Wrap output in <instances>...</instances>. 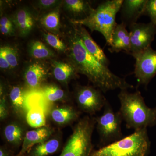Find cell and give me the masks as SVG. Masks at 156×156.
Masks as SVG:
<instances>
[{
  "label": "cell",
  "instance_id": "obj_1",
  "mask_svg": "<svg viewBox=\"0 0 156 156\" xmlns=\"http://www.w3.org/2000/svg\"><path fill=\"white\" fill-rule=\"evenodd\" d=\"M73 30L69 39V58L78 73L86 76L95 87L104 92L134 88L125 78L116 75L89 53L74 27Z\"/></svg>",
  "mask_w": 156,
  "mask_h": 156
},
{
  "label": "cell",
  "instance_id": "obj_2",
  "mask_svg": "<svg viewBox=\"0 0 156 156\" xmlns=\"http://www.w3.org/2000/svg\"><path fill=\"white\" fill-rule=\"evenodd\" d=\"M118 96L121 104L119 111L126 128L136 131L156 126V107H148L139 91L130 93L121 90Z\"/></svg>",
  "mask_w": 156,
  "mask_h": 156
},
{
  "label": "cell",
  "instance_id": "obj_3",
  "mask_svg": "<svg viewBox=\"0 0 156 156\" xmlns=\"http://www.w3.org/2000/svg\"><path fill=\"white\" fill-rule=\"evenodd\" d=\"M123 0H108L93 9L89 16L80 20H73L74 24L85 26L92 31H97L104 37L110 46L112 35L117 25L116 17L121 10Z\"/></svg>",
  "mask_w": 156,
  "mask_h": 156
},
{
  "label": "cell",
  "instance_id": "obj_4",
  "mask_svg": "<svg viewBox=\"0 0 156 156\" xmlns=\"http://www.w3.org/2000/svg\"><path fill=\"white\" fill-rule=\"evenodd\" d=\"M150 148L147 128H144L134 131L133 134L115 142L93 150L90 156H148Z\"/></svg>",
  "mask_w": 156,
  "mask_h": 156
},
{
  "label": "cell",
  "instance_id": "obj_5",
  "mask_svg": "<svg viewBox=\"0 0 156 156\" xmlns=\"http://www.w3.org/2000/svg\"><path fill=\"white\" fill-rule=\"evenodd\" d=\"M95 118L85 116L78 121L59 156H90Z\"/></svg>",
  "mask_w": 156,
  "mask_h": 156
},
{
  "label": "cell",
  "instance_id": "obj_6",
  "mask_svg": "<svg viewBox=\"0 0 156 156\" xmlns=\"http://www.w3.org/2000/svg\"><path fill=\"white\" fill-rule=\"evenodd\" d=\"M104 108L103 114L95 118L102 147L123 138L122 124L123 119L119 111L115 112L108 101Z\"/></svg>",
  "mask_w": 156,
  "mask_h": 156
},
{
  "label": "cell",
  "instance_id": "obj_7",
  "mask_svg": "<svg viewBox=\"0 0 156 156\" xmlns=\"http://www.w3.org/2000/svg\"><path fill=\"white\" fill-rule=\"evenodd\" d=\"M101 91L90 86H78L75 99L79 109L90 115L100 111L108 101Z\"/></svg>",
  "mask_w": 156,
  "mask_h": 156
},
{
  "label": "cell",
  "instance_id": "obj_8",
  "mask_svg": "<svg viewBox=\"0 0 156 156\" xmlns=\"http://www.w3.org/2000/svg\"><path fill=\"white\" fill-rule=\"evenodd\" d=\"M133 56L135 77L138 83L147 87L156 75V50L150 47Z\"/></svg>",
  "mask_w": 156,
  "mask_h": 156
},
{
  "label": "cell",
  "instance_id": "obj_9",
  "mask_svg": "<svg viewBox=\"0 0 156 156\" xmlns=\"http://www.w3.org/2000/svg\"><path fill=\"white\" fill-rule=\"evenodd\" d=\"M131 52L132 56L151 47L156 34V25L152 23H135L130 26Z\"/></svg>",
  "mask_w": 156,
  "mask_h": 156
},
{
  "label": "cell",
  "instance_id": "obj_10",
  "mask_svg": "<svg viewBox=\"0 0 156 156\" xmlns=\"http://www.w3.org/2000/svg\"><path fill=\"white\" fill-rule=\"evenodd\" d=\"M53 133V129L47 126L27 131L21 145V149L15 156H25L34 146L50 139Z\"/></svg>",
  "mask_w": 156,
  "mask_h": 156
},
{
  "label": "cell",
  "instance_id": "obj_11",
  "mask_svg": "<svg viewBox=\"0 0 156 156\" xmlns=\"http://www.w3.org/2000/svg\"><path fill=\"white\" fill-rule=\"evenodd\" d=\"M147 0H125L123 1L121 14L123 22L131 25L136 23L137 20L144 15Z\"/></svg>",
  "mask_w": 156,
  "mask_h": 156
},
{
  "label": "cell",
  "instance_id": "obj_12",
  "mask_svg": "<svg viewBox=\"0 0 156 156\" xmlns=\"http://www.w3.org/2000/svg\"><path fill=\"white\" fill-rule=\"evenodd\" d=\"M126 25L124 23L117 24L112 35L110 51L119 53L126 51L130 54L131 52V38L130 33L126 28Z\"/></svg>",
  "mask_w": 156,
  "mask_h": 156
},
{
  "label": "cell",
  "instance_id": "obj_13",
  "mask_svg": "<svg viewBox=\"0 0 156 156\" xmlns=\"http://www.w3.org/2000/svg\"><path fill=\"white\" fill-rule=\"evenodd\" d=\"M74 28L80 37L83 44L87 50L102 64L108 67L109 60L105 54L103 50L92 38L83 26L74 24Z\"/></svg>",
  "mask_w": 156,
  "mask_h": 156
},
{
  "label": "cell",
  "instance_id": "obj_14",
  "mask_svg": "<svg viewBox=\"0 0 156 156\" xmlns=\"http://www.w3.org/2000/svg\"><path fill=\"white\" fill-rule=\"evenodd\" d=\"M80 112L69 105L54 108L50 112V117L53 122L59 126H65L77 120Z\"/></svg>",
  "mask_w": 156,
  "mask_h": 156
},
{
  "label": "cell",
  "instance_id": "obj_15",
  "mask_svg": "<svg viewBox=\"0 0 156 156\" xmlns=\"http://www.w3.org/2000/svg\"><path fill=\"white\" fill-rule=\"evenodd\" d=\"M47 69L39 62H34L29 66L24 73V80L29 88L36 89L45 81L48 76Z\"/></svg>",
  "mask_w": 156,
  "mask_h": 156
},
{
  "label": "cell",
  "instance_id": "obj_16",
  "mask_svg": "<svg viewBox=\"0 0 156 156\" xmlns=\"http://www.w3.org/2000/svg\"><path fill=\"white\" fill-rule=\"evenodd\" d=\"M60 145V137L53 136L34 146L24 156H49L56 152Z\"/></svg>",
  "mask_w": 156,
  "mask_h": 156
},
{
  "label": "cell",
  "instance_id": "obj_17",
  "mask_svg": "<svg viewBox=\"0 0 156 156\" xmlns=\"http://www.w3.org/2000/svg\"><path fill=\"white\" fill-rule=\"evenodd\" d=\"M3 132L7 142L13 146L18 147L22 145L27 132L20 123L12 122L5 127Z\"/></svg>",
  "mask_w": 156,
  "mask_h": 156
},
{
  "label": "cell",
  "instance_id": "obj_18",
  "mask_svg": "<svg viewBox=\"0 0 156 156\" xmlns=\"http://www.w3.org/2000/svg\"><path fill=\"white\" fill-rule=\"evenodd\" d=\"M13 22L21 35L25 36L33 28L34 22L32 15L27 9L18 10L14 16Z\"/></svg>",
  "mask_w": 156,
  "mask_h": 156
},
{
  "label": "cell",
  "instance_id": "obj_19",
  "mask_svg": "<svg viewBox=\"0 0 156 156\" xmlns=\"http://www.w3.org/2000/svg\"><path fill=\"white\" fill-rule=\"evenodd\" d=\"M9 99L14 113L19 117L23 116L25 110V95L22 88L19 86L12 87L9 92Z\"/></svg>",
  "mask_w": 156,
  "mask_h": 156
},
{
  "label": "cell",
  "instance_id": "obj_20",
  "mask_svg": "<svg viewBox=\"0 0 156 156\" xmlns=\"http://www.w3.org/2000/svg\"><path fill=\"white\" fill-rule=\"evenodd\" d=\"M78 73L71 64L53 61V74L56 80L60 83H66Z\"/></svg>",
  "mask_w": 156,
  "mask_h": 156
},
{
  "label": "cell",
  "instance_id": "obj_21",
  "mask_svg": "<svg viewBox=\"0 0 156 156\" xmlns=\"http://www.w3.org/2000/svg\"><path fill=\"white\" fill-rule=\"evenodd\" d=\"M66 7L75 17H80V20L89 16L92 9L89 2L83 0H66L64 1Z\"/></svg>",
  "mask_w": 156,
  "mask_h": 156
},
{
  "label": "cell",
  "instance_id": "obj_22",
  "mask_svg": "<svg viewBox=\"0 0 156 156\" xmlns=\"http://www.w3.org/2000/svg\"><path fill=\"white\" fill-rule=\"evenodd\" d=\"M26 122L32 128H38L46 126V119L41 108L34 107L27 112L26 116Z\"/></svg>",
  "mask_w": 156,
  "mask_h": 156
},
{
  "label": "cell",
  "instance_id": "obj_23",
  "mask_svg": "<svg viewBox=\"0 0 156 156\" xmlns=\"http://www.w3.org/2000/svg\"><path fill=\"white\" fill-rule=\"evenodd\" d=\"M29 51L31 56L37 59L50 58L54 55L53 52L40 41L32 42Z\"/></svg>",
  "mask_w": 156,
  "mask_h": 156
},
{
  "label": "cell",
  "instance_id": "obj_24",
  "mask_svg": "<svg viewBox=\"0 0 156 156\" xmlns=\"http://www.w3.org/2000/svg\"><path fill=\"white\" fill-rule=\"evenodd\" d=\"M41 23L44 27L51 31H57L60 26L59 11L55 10L45 15L41 19Z\"/></svg>",
  "mask_w": 156,
  "mask_h": 156
},
{
  "label": "cell",
  "instance_id": "obj_25",
  "mask_svg": "<svg viewBox=\"0 0 156 156\" xmlns=\"http://www.w3.org/2000/svg\"><path fill=\"white\" fill-rule=\"evenodd\" d=\"M43 92L46 98L50 102L61 101L66 97L64 91L54 84L45 86L43 89Z\"/></svg>",
  "mask_w": 156,
  "mask_h": 156
},
{
  "label": "cell",
  "instance_id": "obj_26",
  "mask_svg": "<svg viewBox=\"0 0 156 156\" xmlns=\"http://www.w3.org/2000/svg\"><path fill=\"white\" fill-rule=\"evenodd\" d=\"M0 51L2 52L11 68L18 65V56L17 50L10 47H1Z\"/></svg>",
  "mask_w": 156,
  "mask_h": 156
},
{
  "label": "cell",
  "instance_id": "obj_27",
  "mask_svg": "<svg viewBox=\"0 0 156 156\" xmlns=\"http://www.w3.org/2000/svg\"><path fill=\"white\" fill-rule=\"evenodd\" d=\"M44 37L47 43L52 48L60 51H64L66 49V46L59 38L53 34H44Z\"/></svg>",
  "mask_w": 156,
  "mask_h": 156
},
{
  "label": "cell",
  "instance_id": "obj_28",
  "mask_svg": "<svg viewBox=\"0 0 156 156\" xmlns=\"http://www.w3.org/2000/svg\"><path fill=\"white\" fill-rule=\"evenodd\" d=\"M144 15L148 16L151 22L156 25V0H147Z\"/></svg>",
  "mask_w": 156,
  "mask_h": 156
},
{
  "label": "cell",
  "instance_id": "obj_29",
  "mask_svg": "<svg viewBox=\"0 0 156 156\" xmlns=\"http://www.w3.org/2000/svg\"><path fill=\"white\" fill-rule=\"evenodd\" d=\"M9 107L6 95L0 99V119L1 121L5 119L9 116Z\"/></svg>",
  "mask_w": 156,
  "mask_h": 156
},
{
  "label": "cell",
  "instance_id": "obj_30",
  "mask_svg": "<svg viewBox=\"0 0 156 156\" xmlns=\"http://www.w3.org/2000/svg\"><path fill=\"white\" fill-rule=\"evenodd\" d=\"M59 1L56 0H41L38 1V5L43 9H49L57 5Z\"/></svg>",
  "mask_w": 156,
  "mask_h": 156
},
{
  "label": "cell",
  "instance_id": "obj_31",
  "mask_svg": "<svg viewBox=\"0 0 156 156\" xmlns=\"http://www.w3.org/2000/svg\"><path fill=\"white\" fill-rule=\"evenodd\" d=\"M0 67L3 69H8L11 67L10 64L2 52L0 51Z\"/></svg>",
  "mask_w": 156,
  "mask_h": 156
},
{
  "label": "cell",
  "instance_id": "obj_32",
  "mask_svg": "<svg viewBox=\"0 0 156 156\" xmlns=\"http://www.w3.org/2000/svg\"><path fill=\"white\" fill-rule=\"evenodd\" d=\"M0 26L9 27L11 28H14L13 23L11 20L6 17H3L1 18Z\"/></svg>",
  "mask_w": 156,
  "mask_h": 156
},
{
  "label": "cell",
  "instance_id": "obj_33",
  "mask_svg": "<svg viewBox=\"0 0 156 156\" xmlns=\"http://www.w3.org/2000/svg\"><path fill=\"white\" fill-rule=\"evenodd\" d=\"M1 33L4 35H11L14 33V28L9 27L0 26Z\"/></svg>",
  "mask_w": 156,
  "mask_h": 156
},
{
  "label": "cell",
  "instance_id": "obj_34",
  "mask_svg": "<svg viewBox=\"0 0 156 156\" xmlns=\"http://www.w3.org/2000/svg\"><path fill=\"white\" fill-rule=\"evenodd\" d=\"M0 156H13L12 153L7 148L1 147L0 148Z\"/></svg>",
  "mask_w": 156,
  "mask_h": 156
}]
</instances>
